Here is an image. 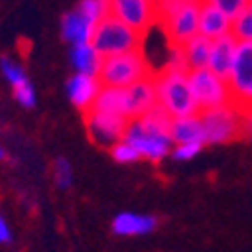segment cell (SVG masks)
Here are the masks:
<instances>
[{"label": "cell", "mask_w": 252, "mask_h": 252, "mask_svg": "<svg viewBox=\"0 0 252 252\" xmlns=\"http://www.w3.org/2000/svg\"><path fill=\"white\" fill-rule=\"evenodd\" d=\"M242 109H238L234 103L200 111L206 145H220L238 139L242 135Z\"/></svg>", "instance_id": "cell-6"}, {"label": "cell", "mask_w": 252, "mask_h": 252, "mask_svg": "<svg viewBox=\"0 0 252 252\" xmlns=\"http://www.w3.org/2000/svg\"><path fill=\"white\" fill-rule=\"evenodd\" d=\"M111 156H113V159L115 161H119V163H131V161H137V159H141V156L137 154V150L133 148V145H129L127 141H117L113 148H111Z\"/></svg>", "instance_id": "cell-25"}, {"label": "cell", "mask_w": 252, "mask_h": 252, "mask_svg": "<svg viewBox=\"0 0 252 252\" xmlns=\"http://www.w3.org/2000/svg\"><path fill=\"white\" fill-rule=\"evenodd\" d=\"M250 6H252V0H250Z\"/></svg>", "instance_id": "cell-32"}, {"label": "cell", "mask_w": 252, "mask_h": 252, "mask_svg": "<svg viewBox=\"0 0 252 252\" xmlns=\"http://www.w3.org/2000/svg\"><path fill=\"white\" fill-rule=\"evenodd\" d=\"M170 123L172 117L159 105H154L141 117L127 121L123 141L133 145L141 158L150 161H161L165 156L172 154L174 148V141L170 137Z\"/></svg>", "instance_id": "cell-1"}, {"label": "cell", "mask_w": 252, "mask_h": 252, "mask_svg": "<svg viewBox=\"0 0 252 252\" xmlns=\"http://www.w3.org/2000/svg\"><path fill=\"white\" fill-rule=\"evenodd\" d=\"M101 87L103 85H101V81H99L97 75L77 73L67 83V93H69V99L73 101L75 107H79L83 113H85V111H89L93 107V103H95Z\"/></svg>", "instance_id": "cell-11"}, {"label": "cell", "mask_w": 252, "mask_h": 252, "mask_svg": "<svg viewBox=\"0 0 252 252\" xmlns=\"http://www.w3.org/2000/svg\"><path fill=\"white\" fill-rule=\"evenodd\" d=\"M232 103L242 111L252 109V43H238L236 55L228 75Z\"/></svg>", "instance_id": "cell-7"}, {"label": "cell", "mask_w": 252, "mask_h": 252, "mask_svg": "<svg viewBox=\"0 0 252 252\" xmlns=\"http://www.w3.org/2000/svg\"><path fill=\"white\" fill-rule=\"evenodd\" d=\"M236 47H238V40L232 34L212 40V47H210L208 69L226 79L230 67H232V61H234V55H236Z\"/></svg>", "instance_id": "cell-13"}, {"label": "cell", "mask_w": 252, "mask_h": 252, "mask_svg": "<svg viewBox=\"0 0 252 252\" xmlns=\"http://www.w3.org/2000/svg\"><path fill=\"white\" fill-rule=\"evenodd\" d=\"M14 91V97L20 105H25V107H34V103H36V95H34V87L31 85V81L27 79L25 83H20V85L12 87Z\"/></svg>", "instance_id": "cell-28"}, {"label": "cell", "mask_w": 252, "mask_h": 252, "mask_svg": "<svg viewBox=\"0 0 252 252\" xmlns=\"http://www.w3.org/2000/svg\"><path fill=\"white\" fill-rule=\"evenodd\" d=\"M53 174H55V182L59 188L67 190V188L73 184V170H71V163L67 159H57L55 167H53Z\"/></svg>", "instance_id": "cell-26"}, {"label": "cell", "mask_w": 252, "mask_h": 252, "mask_svg": "<svg viewBox=\"0 0 252 252\" xmlns=\"http://www.w3.org/2000/svg\"><path fill=\"white\" fill-rule=\"evenodd\" d=\"M93 29L95 27L79 10H73V12L63 16V36H65V40H69V43H73V45L89 43Z\"/></svg>", "instance_id": "cell-19"}, {"label": "cell", "mask_w": 252, "mask_h": 252, "mask_svg": "<svg viewBox=\"0 0 252 252\" xmlns=\"http://www.w3.org/2000/svg\"><path fill=\"white\" fill-rule=\"evenodd\" d=\"M204 2L216 6V8L222 10L226 16L234 18L238 12H242V10L250 4V0H204Z\"/></svg>", "instance_id": "cell-27"}, {"label": "cell", "mask_w": 252, "mask_h": 252, "mask_svg": "<svg viewBox=\"0 0 252 252\" xmlns=\"http://www.w3.org/2000/svg\"><path fill=\"white\" fill-rule=\"evenodd\" d=\"M0 69H2V75L6 77V81L10 83L12 87H16V85H20V83L27 81V75H25L23 67H20L18 63H14L12 59H8V57L0 59Z\"/></svg>", "instance_id": "cell-23"}, {"label": "cell", "mask_w": 252, "mask_h": 252, "mask_svg": "<svg viewBox=\"0 0 252 252\" xmlns=\"http://www.w3.org/2000/svg\"><path fill=\"white\" fill-rule=\"evenodd\" d=\"M188 77H190V85H192V91H194L200 111L216 109V107H222V105L232 103L228 81L224 77L212 73L210 69L190 71Z\"/></svg>", "instance_id": "cell-8"}, {"label": "cell", "mask_w": 252, "mask_h": 252, "mask_svg": "<svg viewBox=\"0 0 252 252\" xmlns=\"http://www.w3.org/2000/svg\"><path fill=\"white\" fill-rule=\"evenodd\" d=\"M202 148H204V143H200V141L178 143V145H174V148H172V154L170 156L176 161H190V159H194L202 152Z\"/></svg>", "instance_id": "cell-24"}, {"label": "cell", "mask_w": 252, "mask_h": 252, "mask_svg": "<svg viewBox=\"0 0 252 252\" xmlns=\"http://www.w3.org/2000/svg\"><path fill=\"white\" fill-rule=\"evenodd\" d=\"M156 226L158 220L154 216H143L135 212H121L111 222V230L117 236H143L150 234Z\"/></svg>", "instance_id": "cell-15"}, {"label": "cell", "mask_w": 252, "mask_h": 252, "mask_svg": "<svg viewBox=\"0 0 252 252\" xmlns=\"http://www.w3.org/2000/svg\"><path fill=\"white\" fill-rule=\"evenodd\" d=\"M158 25L172 47H182L198 34L202 0H156Z\"/></svg>", "instance_id": "cell-3"}, {"label": "cell", "mask_w": 252, "mask_h": 252, "mask_svg": "<svg viewBox=\"0 0 252 252\" xmlns=\"http://www.w3.org/2000/svg\"><path fill=\"white\" fill-rule=\"evenodd\" d=\"M170 137L174 145L178 143H190V141H204V127H202V119L200 115H190V117H178L172 119L170 123Z\"/></svg>", "instance_id": "cell-17"}, {"label": "cell", "mask_w": 252, "mask_h": 252, "mask_svg": "<svg viewBox=\"0 0 252 252\" xmlns=\"http://www.w3.org/2000/svg\"><path fill=\"white\" fill-rule=\"evenodd\" d=\"M107 2H109V0H107Z\"/></svg>", "instance_id": "cell-33"}, {"label": "cell", "mask_w": 252, "mask_h": 252, "mask_svg": "<svg viewBox=\"0 0 252 252\" xmlns=\"http://www.w3.org/2000/svg\"><path fill=\"white\" fill-rule=\"evenodd\" d=\"M109 14L145 34L158 25L156 0H109Z\"/></svg>", "instance_id": "cell-9"}, {"label": "cell", "mask_w": 252, "mask_h": 252, "mask_svg": "<svg viewBox=\"0 0 252 252\" xmlns=\"http://www.w3.org/2000/svg\"><path fill=\"white\" fill-rule=\"evenodd\" d=\"M71 61L77 69V73H85V75H99L103 57L93 49L91 43H83V45H73L71 51Z\"/></svg>", "instance_id": "cell-20"}, {"label": "cell", "mask_w": 252, "mask_h": 252, "mask_svg": "<svg viewBox=\"0 0 252 252\" xmlns=\"http://www.w3.org/2000/svg\"><path fill=\"white\" fill-rule=\"evenodd\" d=\"M188 73L190 71H182V69L154 71V85H156L158 105L172 119L200 115V107L196 103Z\"/></svg>", "instance_id": "cell-2"}, {"label": "cell", "mask_w": 252, "mask_h": 252, "mask_svg": "<svg viewBox=\"0 0 252 252\" xmlns=\"http://www.w3.org/2000/svg\"><path fill=\"white\" fill-rule=\"evenodd\" d=\"M129 93V107H131V119L141 117L145 111H150L154 105H158L156 99V85H154V75L145 77L133 85L127 87Z\"/></svg>", "instance_id": "cell-16"}, {"label": "cell", "mask_w": 252, "mask_h": 252, "mask_svg": "<svg viewBox=\"0 0 252 252\" xmlns=\"http://www.w3.org/2000/svg\"><path fill=\"white\" fill-rule=\"evenodd\" d=\"M242 135L252 137V109L250 111H242Z\"/></svg>", "instance_id": "cell-29"}, {"label": "cell", "mask_w": 252, "mask_h": 252, "mask_svg": "<svg viewBox=\"0 0 252 252\" xmlns=\"http://www.w3.org/2000/svg\"><path fill=\"white\" fill-rule=\"evenodd\" d=\"M2 158H4V150H2V148H0V159H2Z\"/></svg>", "instance_id": "cell-31"}, {"label": "cell", "mask_w": 252, "mask_h": 252, "mask_svg": "<svg viewBox=\"0 0 252 252\" xmlns=\"http://www.w3.org/2000/svg\"><path fill=\"white\" fill-rule=\"evenodd\" d=\"M152 65L145 59L143 51L121 53L113 57H105L99 69V81L103 87H129L133 83L152 77Z\"/></svg>", "instance_id": "cell-5"}, {"label": "cell", "mask_w": 252, "mask_h": 252, "mask_svg": "<svg viewBox=\"0 0 252 252\" xmlns=\"http://www.w3.org/2000/svg\"><path fill=\"white\" fill-rule=\"evenodd\" d=\"M77 10L95 27L103 16L109 14V2L107 0H83Z\"/></svg>", "instance_id": "cell-22"}, {"label": "cell", "mask_w": 252, "mask_h": 252, "mask_svg": "<svg viewBox=\"0 0 252 252\" xmlns=\"http://www.w3.org/2000/svg\"><path fill=\"white\" fill-rule=\"evenodd\" d=\"M12 240V234H10V228H8V224H6V220L0 216V242L2 244H6V242H10Z\"/></svg>", "instance_id": "cell-30"}, {"label": "cell", "mask_w": 252, "mask_h": 252, "mask_svg": "<svg viewBox=\"0 0 252 252\" xmlns=\"http://www.w3.org/2000/svg\"><path fill=\"white\" fill-rule=\"evenodd\" d=\"M210 47H212V40L196 34L190 40H186L182 45V53L186 59L188 71H198V69H208V61H210Z\"/></svg>", "instance_id": "cell-18"}, {"label": "cell", "mask_w": 252, "mask_h": 252, "mask_svg": "<svg viewBox=\"0 0 252 252\" xmlns=\"http://www.w3.org/2000/svg\"><path fill=\"white\" fill-rule=\"evenodd\" d=\"M93 109H101L107 113L121 115L125 119H131L127 87H101V91L93 103Z\"/></svg>", "instance_id": "cell-14"}, {"label": "cell", "mask_w": 252, "mask_h": 252, "mask_svg": "<svg viewBox=\"0 0 252 252\" xmlns=\"http://www.w3.org/2000/svg\"><path fill=\"white\" fill-rule=\"evenodd\" d=\"M89 43L105 59V57H113V55L131 53V51L141 49L143 34L137 32L135 29H131L129 25L121 23L113 14H107L95 25Z\"/></svg>", "instance_id": "cell-4"}, {"label": "cell", "mask_w": 252, "mask_h": 252, "mask_svg": "<svg viewBox=\"0 0 252 252\" xmlns=\"http://www.w3.org/2000/svg\"><path fill=\"white\" fill-rule=\"evenodd\" d=\"M198 34H202L210 40H216V38L232 34V18L226 16L216 6L208 4L202 0L200 18H198Z\"/></svg>", "instance_id": "cell-12"}, {"label": "cell", "mask_w": 252, "mask_h": 252, "mask_svg": "<svg viewBox=\"0 0 252 252\" xmlns=\"http://www.w3.org/2000/svg\"><path fill=\"white\" fill-rule=\"evenodd\" d=\"M232 36L238 43H252V6L250 4L232 18Z\"/></svg>", "instance_id": "cell-21"}, {"label": "cell", "mask_w": 252, "mask_h": 252, "mask_svg": "<svg viewBox=\"0 0 252 252\" xmlns=\"http://www.w3.org/2000/svg\"><path fill=\"white\" fill-rule=\"evenodd\" d=\"M85 115V125H87V131L91 135V139L97 145H115L117 141L123 139V131L127 127V121L121 115L115 113H107V111H101V109H89L83 113Z\"/></svg>", "instance_id": "cell-10"}]
</instances>
